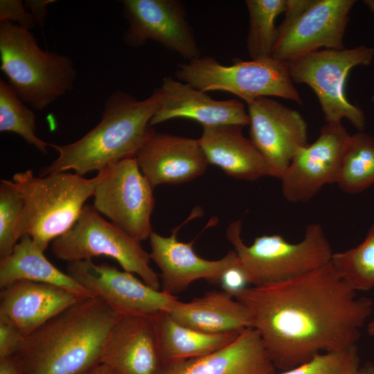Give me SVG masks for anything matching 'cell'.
Returning a JSON list of instances; mask_svg holds the SVG:
<instances>
[{
	"mask_svg": "<svg viewBox=\"0 0 374 374\" xmlns=\"http://www.w3.org/2000/svg\"><path fill=\"white\" fill-rule=\"evenodd\" d=\"M249 16L247 48L251 60L271 57L277 39L276 17L285 12L287 0H246Z\"/></svg>",
	"mask_w": 374,
	"mask_h": 374,
	"instance_id": "4316f807",
	"label": "cell"
},
{
	"mask_svg": "<svg viewBox=\"0 0 374 374\" xmlns=\"http://www.w3.org/2000/svg\"><path fill=\"white\" fill-rule=\"evenodd\" d=\"M0 374H24L19 359L12 355L0 359Z\"/></svg>",
	"mask_w": 374,
	"mask_h": 374,
	"instance_id": "d590c367",
	"label": "cell"
},
{
	"mask_svg": "<svg viewBox=\"0 0 374 374\" xmlns=\"http://www.w3.org/2000/svg\"><path fill=\"white\" fill-rule=\"evenodd\" d=\"M67 274L121 316L150 317L168 312L178 300L107 263L98 265L91 260L70 262Z\"/></svg>",
	"mask_w": 374,
	"mask_h": 374,
	"instance_id": "7c38bea8",
	"label": "cell"
},
{
	"mask_svg": "<svg viewBox=\"0 0 374 374\" xmlns=\"http://www.w3.org/2000/svg\"><path fill=\"white\" fill-rule=\"evenodd\" d=\"M121 317L98 296L82 298L25 336L15 355L24 374H91Z\"/></svg>",
	"mask_w": 374,
	"mask_h": 374,
	"instance_id": "7a4b0ae2",
	"label": "cell"
},
{
	"mask_svg": "<svg viewBox=\"0 0 374 374\" xmlns=\"http://www.w3.org/2000/svg\"><path fill=\"white\" fill-rule=\"evenodd\" d=\"M199 214V210L193 211L186 221L177 226L168 237L153 231L149 238L150 257L161 271V291L166 294L175 296L198 279L219 283L222 273L240 261L235 250L219 260L202 258L194 251V240L184 242L177 239L179 228Z\"/></svg>",
	"mask_w": 374,
	"mask_h": 374,
	"instance_id": "2e32d148",
	"label": "cell"
},
{
	"mask_svg": "<svg viewBox=\"0 0 374 374\" xmlns=\"http://www.w3.org/2000/svg\"><path fill=\"white\" fill-rule=\"evenodd\" d=\"M242 222H231L226 238L233 246L253 286L291 279L328 264L333 254L323 227L312 223L304 237L292 243L278 234L258 236L251 245L241 238Z\"/></svg>",
	"mask_w": 374,
	"mask_h": 374,
	"instance_id": "8992f818",
	"label": "cell"
},
{
	"mask_svg": "<svg viewBox=\"0 0 374 374\" xmlns=\"http://www.w3.org/2000/svg\"><path fill=\"white\" fill-rule=\"evenodd\" d=\"M150 318L163 366L207 355L229 344L240 332H203L179 323L165 311Z\"/></svg>",
	"mask_w": 374,
	"mask_h": 374,
	"instance_id": "cb8c5ba5",
	"label": "cell"
},
{
	"mask_svg": "<svg viewBox=\"0 0 374 374\" xmlns=\"http://www.w3.org/2000/svg\"><path fill=\"white\" fill-rule=\"evenodd\" d=\"M10 21L29 30L37 26L21 0L0 1V22Z\"/></svg>",
	"mask_w": 374,
	"mask_h": 374,
	"instance_id": "1f68e13d",
	"label": "cell"
},
{
	"mask_svg": "<svg viewBox=\"0 0 374 374\" xmlns=\"http://www.w3.org/2000/svg\"><path fill=\"white\" fill-rule=\"evenodd\" d=\"M360 367L357 346L319 353L307 362L276 374H355Z\"/></svg>",
	"mask_w": 374,
	"mask_h": 374,
	"instance_id": "4dcf8cb0",
	"label": "cell"
},
{
	"mask_svg": "<svg viewBox=\"0 0 374 374\" xmlns=\"http://www.w3.org/2000/svg\"><path fill=\"white\" fill-rule=\"evenodd\" d=\"M355 374H374V364L366 363L360 366Z\"/></svg>",
	"mask_w": 374,
	"mask_h": 374,
	"instance_id": "8d00e7d4",
	"label": "cell"
},
{
	"mask_svg": "<svg viewBox=\"0 0 374 374\" xmlns=\"http://www.w3.org/2000/svg\"><path fill=\"white\" fill-rule=\"evenodd\" d=\"M51 252L69 262L108 256L150 287L157 290L161 287L159 275L150 265V254L141 242L103 219L93 206H84L73 227L51 243Z\"/></svg>",
	"mask_w": 374,
	"mask_h": 374,
	"instance_id": "9c48e42d",
	"label": "cell"
},
{
	"mask_svg": "<svg viewBox=\"0 0 374 374\" xmlns=\"http://www.w3.org/2000/svg\"><path fill=\"white\" fill-rule=\"evenodd\" d=\"M349 136L341 123H326L317 139L296 154L280 178L287 201L305 203L325 185L336 184Z\"/></svg>",
	"mask_w": 374,
	"mask_h": 374,
	"instance_id": "5bb4252c",
	"label": "cell"
},
{
	"mask_svg": "<svg viewBox=\"0 0 374 374\" xmlns=\"http://www.w3.org/2000/svg\"><path fill=\"white\" fill-rule=\"evenodd\" d=\"M356 292L330 261L291 279L249 287L235 298L251 312L253 328L283 371L319 353L357 346L373 303Z\"/></svg>",
	"mask_w": 374,
	"mask_h": 374,
	"instance_id": "6da1fadb",
	"label": "cell"
},
{
	"mask_svg": "<svg viewBox=\"0 0 374 374\" xmlns=\"http://www.w3.org/2000/svg\"><path fill=\"white\" fill-rule=\"evenodd\" d=\"M219 283L223 291L233 297L251 285L249 274L241 261L227 268L221 275Z\"/></svg>",
	"mask_w": 374,
	"mask_h": 374,
	"instance_id": "d6a6232c",
	"label": "cell"
},
{
	"mask_svg": "<svg viewBox=\"0 0 374 374\" xmlns=\"http://www.w3.org/2000/svg\"><path fill=\"white\" fill-rule=\"evenodd\" d=\"M276 369L258 332L249 328L212 353L163 366L161 374H276Z\"/></svg>",
	"mask_w": 374,
	"mask_h": 374,
	"instance_id": "ffe728a7",
	"label": "cell"
},
{
	"mask_svg": "<svg viewBox=\"0 0 374 374\" xmlns=\"http://www.w3.org/2000/svg\"><path fill=\"white\" fill-rule=\"evenodd\" d=\"M135 159L153 187L192 181L204 174L208 165L198 139L155 131Z\"/></svg>",
	"mask_w": 374,
	"mask_h": 374,
	"instance_id": "e0dca14e",
	"label": "cell"
},
{
	"mask_svg": "<svg viewBox=\"0 0 374 374\" xmlns=\"http://www.w3.org/2000/svg\"><path fill=\"white\" fill-rule=\"evenodd\" d=\"M373 101H374V96H373Z\"/></svg>",
	"mask_w": 374,
	"mask_h": 374,
	"instance_id": "60d3db41",
	"label": "cell"
},
{
	"mask_svg": "<svg viewBox=\"0 0 374 374\" xmlns=\"http://www.w3.org/2000/svg\"><path fill=\"white\" fill-rule=\"evenodd\" d=\"M224 291L212 290L189 302L177 300L168 312L180 324L206 333L241 332L253 328L251 312Z\"/></svg>",
	"mask_w": 374,
	"mask_h": 374,
	"instance_id": "603a6c76",
	"label": "cell"
},
{
	"mask_svg": "<svg viewBox=\"0 0 374 374\" xmlns=\"http://www.w3.org/2000/svg\"><path fill=\"white\" fill-rule=\"evenodd\" d=\"M91 374H116L113 370L105 364H100Z\"/></svg>",
	"mask_w": 374,
	"mask_h": 374,
	"instance_id": "74e56055",
	"label": "cell"
},
{
	"mask_svg": "<svg viewBox=\"0 0 374 374\" xmlns=\"http://www.w3.org/2000/svg\"><path fill=\"white\" fill-rule=\"evenodd\" d=\"M367 331L370 335L374 336V320L368 323Z\"/></svg>",
	"mask_w": 374,
	"mask_h": 374,
	"instance_id": "ab89813d",
	"label": "cell"
},
{
	"mask_svg": "<svg viewBox=\"0 0 374 374\" xmlns=\"http://www.w3.org/2000/svg\"><path fill=\"white\" fill-rule=\"evenodd\" d=\"M160 101L159 88L143 100L123 91L114 92L105 102L100 122L85 135L66 145L50 143L58 157L42 168L39 175L73 170L82 176L135 158L154 132L150 121Z\"/></svg>",
	"mask_w": 374,
	"mask_h": 374,
	"instance_id": "3957f363",
	"label": "cell"
},
{
	"mask_svg": "<svg viewBox=\"0 0 374 374\" xmlns=\"http://www.w3.org/2000/svg\"><path fill=\"white\" fill-rule=\"evenodd\" d=\"M373 57L374 48L361 45L341 50L321 49L287 62L293 82L307 84L316 94L326 123H339L346 118L363 131L364 113L348 100L345 86L351 69L371 64Z\"/></svg>",
	"mask_w": 374,
	"mask_h": 374,
	"instance_id": "ba28073f",
	"label": "cell"
},
{
	"mask_svg": "<svg viewBox=\"0 0 374 374\" xmlns=\"http://www.w3.org/2000/svg\"><path fill=\"white\" fill-rule=\"evenodd\" d=\"M177 79L203 91L233 93L247 104L261 97H279L301 105V97L290 76L288 62L269 57L235 60L226 66L203 56L179 64Z\"/></svg>",
	"mask_w": 374,
	"mask_h": 374,
	"instance_id": "52a82bcc",
	"label": "cell"
},
{
	"mask_svg": "<svg viewBox=\"0 0 374 374\" xmlns=\"http://www.w3.org/2000/svg\"><path fill=\"white\" fill-rule=\"evenodd\" d=\"M101 364L116 374H161L163 364L150 318L121 316L106 341Z\"/></svg>",
	"mask_w": 374,
	"mask_h": 374,
	"instance_id": "d6986e66",
	"label": "cell"
},
{
	"mask_svg": "<svg viewBox=\"0 0 374 374\" xmlns=\"http://www.w3.org/2000/svg\"><path fill=\"white\" fill-rule=\"evenodd\" d=\"M159 89L161 101L151 126L178 118L197 121L202 127L249 125L247 110L238 100H214L206 92L170 76L163 78Z\"/></svg>",
	"mask_w": 374,
	"mask_h": 374,
	"instance_id": "ac0fdd59",
	"label": "cell"
},
{
	"mask_svg": "<svg viewBox=\"0 0 374 374\" xmlns=\"http://www.w3.org/2000/svg\"><path fill=\"white\" fill-rule=\"evenodd\" d=\"M55 1L53 0H26L24 3L26 8L28 9L32 14L36 24L43 28L48 7Z\"/></svg>",
	"mask_w": 374,
	"mask_h": 374,
	"instance_id": "e575fe53",
	"label": "cell"
},
{
	"mask_svg": "<svg viewBox=\"0 0 374 374\" xmlns=\"http://www.w3.org/2000/svg\"><path fill=\"white\" fill-rule=\"evenodd\" d=\"M336 184L350 194L361 193L374 184L373 136L363 131L350 135Z\"/></svg>",
	"mask_w": 374,
	"mask_h": 374,
	"instance_id": "484cf974",
	"label": "cell"
},
{
	"mask_svg": "<svg viewBox=\"0 0 374 374\" xmlns=\"http://www.w3.org/2000/svg\"><path fill=\"white\" fill-rule=\"evenodd\" d=\"M101 176V172L91 179L66 172L44 176H36L31 170L15 173L12 181L24 199L20 238L29 235L44 251L73 227Z\"/></svg>",
	"mask_w": 374,
	"mask_h": 374,
	"instance_id": "277c9868",
	"label": "cell"
},
{
	"mask_svg": "<svg viewBox=\"0 0 374 374\" xmlns=\"http://www.w3.org/2000/svg\"><path fill=\"white\" fill-rule=\"evenodd\" d=\"M82 298L55 285L17 280L1 288L0 316L26 336Z\"/></svg>",
	"mask_w": 374,
	"mask_h": 374,
	"instance_id": "44dd1931",
	"label": "cell"
},
{
	"mask_svg": "<svg viewBox=\"0 0 374 374\" xmlns=\"http://www.w3.org/2000/svg\"><path fill=\"white\" fill-rule=\"evenodd\" d=\"M198 140L208 164L219 167L230 177L249 181L274 177L262 154L243 135L241 126L203 127Z\"/></svg>",
	"mask_w": 374,
	"mask_h": 374,
	"instance_id": "7402d4cb",
	"label": "cell"
},
{
	"mask_svg": "<svg viewBox=\"0 0 374 374\" xmlns=\"http://www.w3.org/2000/svg\"><path fill=\"white\" fill-rule=\"evenodd\" d=\"M17 280L55 285L81 297L93 296L67 273L54 266L28 235L21 238L10 255L0 258L1 288Z\"/></svg>",
	"mask_w": 374,
	"mask_h": 374,
	"instance_id": "d4e9b609",
	"label": "cell"
},
{
	"mask_svg": "<svg viewBox=\"0 0 374 374\" xmlns=\"http://www.w3.org/2000/svg\"><path fill=\"white\" fill-rule=\"evenodd\" d=\"M100 172L93 195L95 209L131 238L139 242L150 238L154 187L136 159L123 160Z\"/></svg>",
	"mask_w": 374,
	"mask_h": 374,
	"instance_id": "8fae6325",
	"label": "cell"
},
{
	"mask_svg": "<svg viewBox=\"0 0 374 374\" xmlns=\"http://www.w3.org/2000/svg\"><path fill=\"white\" fill-rule=\"evenodd\" d=\"M22 195L13 181H0V258L10 255L20 240Z\"/></svg>",
	"mask_w": 374,
	"mask_h": 374,
	"instance_id": "f546056e",
	"label": "cell"
},
{
	"mask_svg": "<svg viewBox=\"0 0 374 374\" xmlns=\"http://www.w3.org/2000/svg\"><path fill=\"white\" fill-rule=\"evenodd\" d=\"M330 262L339 276L355 291L374 287V224L357 246L333 253Z\"/></svg>",
	"mask_w": 374,
	"mask_h": 374,
	"instance_id": "83f0119b",
	"label": "cell"
},
{
	"mask_svg": "<svg viewBox=\"0 0 374 374\" xmlns=\"http://www.w3.org/2000/svg\"><path fill=\"white\" fill-rule=\"evenodd\" d=\"M123 14L128 23L124 42L137 48L156 42L188 61L200 56L182 3L177 0H123Z\"/></svg>",
	"mask_w": 374,
	"mask_h": 374,
	"instance_id": "4fadbf2b",
	"label": "cell"
},
{
	"mask_svg": "<svg viewBox=\"0 0 374 374\" xmlns=\"http://www.w3.org/2000/svg\"><path fill=\"white\" fill-rule=\"evenodd\" d=\"M36 115L19 97L11 85L0 80V132L19 135L43 154L50 143L35 134Z\"/></svg>",
	"mask_w": 374,
	"mask_h": 374,
	"instance_id": "f1b7e54d",
	"label": "cell"
},
{
	"mask_svg": "<svg viewBox=\"0 0 374 374\" xmlns=\"http://www.w3.org/2000/svg\"><path fill=\"white\" fill-rule=\"evenodd\" d=\"M250 139L280 179L308 143L307 123L301 114L269 98L247 104Z\"/></svg>",
	"mask_w": 374,
	"mask_h": 374,
	"instance_id": "9a60e30c",
	"label": "cell"
},
{
	"mask_svg": "<svg viewBox=\"0 0 374 374\" xmlns=\"http://www.w3.org/2000/svg\"><path fill=\"white\" fill-rule=\"evenodd\" d=\"M1 70L19 97L42 110L73 89L76 71L70 57L44 51L30 30L0 22Z\"/></svg>",
	"mask_w": 374,
	"mask_h": 374,
	"instance_id": "5b68a950",
	"label": "cell"
},
{
	"mask_svg": "<svg viewBox=\"0 0 374 374\" xmlns=\"http://www.w3.org/2000/svg\"><path fill=\"white\" fill-rule=\"evenodd\" d=\"M355 0H287L271 57L290 62L324 49H344V37Z\"/></svg>",
	"mask_w": 374,
	"mask_h": 374,
	"instance_id": "30bf717a",
	"label": "cell"
},
{
	"mask_svg": "<svg viewBox=\"0 0 374 374\" xmlns=\"http://www.w3.org/2000/svg\"><path fill=\"white\" fill-rule=\"evenodd\" d=\"M24 337L13 322L0 316V359L15 355Z\"/></svg>",
	"mask_w": 374,
	"mask_h": 374,
	"instance_id": "836d02e7",
	"label": "cell"
},
{
	"mask_svg": "<svg viewBox=\"0 0 374 374\" xmlns=\"http://www.w3.org/2000/svg\"><path fill=\"white\" fill-rule=\"evenodd\" d=\"M364 3L367 6L369 10L374 14V0H365Z\"/></svg>",
	"mask_w": 374,
	"mask_h": 374,
	"instance_id": "f35d334b",
	"label": "cell"
}]
</instances>
